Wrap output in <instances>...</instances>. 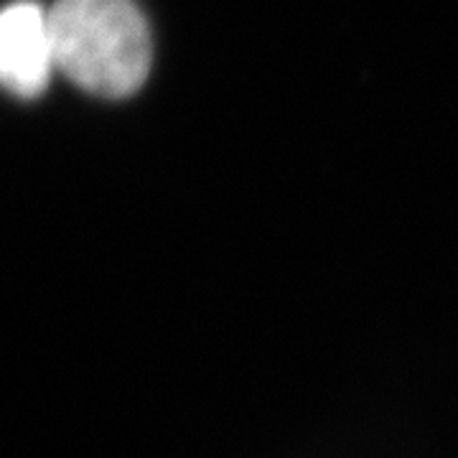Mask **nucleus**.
<instances>
[{"mask_svg":"<svg viewBox=\"0 0 458 458\" xmlns=\"http://www.w3.org/2000/svg\"><path fill=\"white\" fill-rule=\"evenodd\" d=\"M54 62L49 11L16 0L0 11V84L21 99L44 95Z\"/></svg>","mask_w":458,"mask_h":458,"instance_id":"2","label":"nucleus"},{"mask_svg":"<svg viewBox=\"0 0 458 458\" xmlns=\"http://www.w3.org/2000/svg\"><path fill=\"white\" fill-rule=\"evenodd\" d=\"M56 69L98 98H128L146 82L150 33L135 0H56L49 8Z\"/></svg>","mask_w":458,"mask_h":458,"instance_id":"1","label":"nucleus"}]
</instances>
